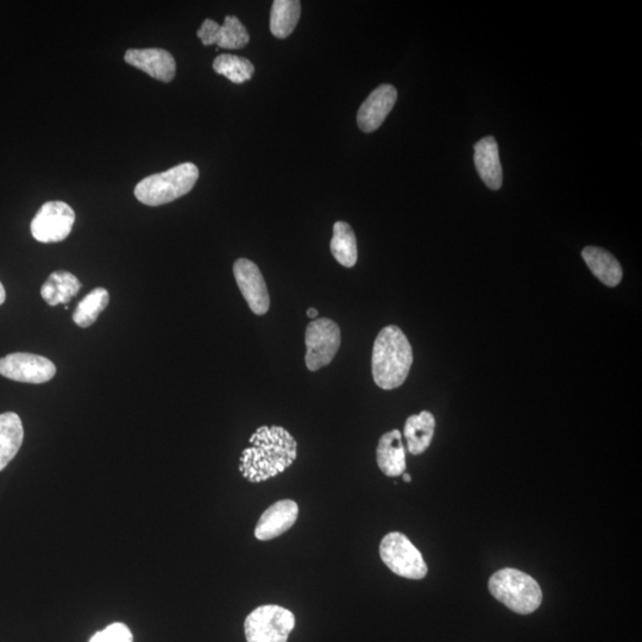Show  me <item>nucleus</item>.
Here are the masks:
<instances>
[{"label":"nucleus","instance_id":"obj_18","mask_svg":"<svg viewBox=\"0 0 642 642\" xmlns=\"http://www.w3.org/2000/svg\"><path fill=\"white\" fill-rule=\"evenodd\" d=\"M434 430H436V419L432 413L424 411L409 417L404 430L408 451L415 456L424 453L430 448Z\"/></svg>","mask_w":642,"mask_h":642},{"label":"nucleus","instance_id":"obj_2","mask_svg":"<svg viewBox=\"0 0 642 642\" xmlns=\"http://www.w3.org/2000/svg\"><path fill=\"white\" fill-rule=\"evenodd\" d=\"M413 364L412 346L400 327L390 325L376 337L371 370L377 386L392 390L404 385Z\"/></svg>","mask_w":642,"mask_h":642},{"label":"nucleus","instance_id":"obj_5","mask_svg":"<svg viewBox=\"0 0 642 642\" xmlns=\"http://www.w3.org/2000/svg\"><path fill=\"white\" fill-rule=\"evenodd\" d=\"M294 626L292 612L269 604L256 608L248 615L244 622V633L248 642H287Z\"/></svg>","mask_w":642,"mask_h":642},{"label":"nucleus","instance_id":"obj_8","mask_svg":"<svg viewBox=\"0 0 642 642\" xmlns=\"http://www.w3.org/2000/svg\"><path fill=\"white\" fill-rule=\"evenodd\" d=\"M74 222L71 206L64 201H48L31 222V235L41 243L62 242L71 234Z\"/></svg>","mask_w":642,"mask_h":642},{"label":"nucleus","instance_id":"obj_24","mask_svg":"<svg viewBox=\"0 0 642 642\" xmlns=\"http://www.w3.org/2000/svg\"><path fill=\"white\" fill-rule=\"evenodd\" d=\"M247 29L235 16H226L220 25L217 46L223 49H242L249 43Z\"/></svg>","mask_w":642,"mask_h":642},{"label":"nucleus","instance_id":"obj_1","mask_svg":"<svg viewBox=\"0 0 642 642\" xmlns=\"http://www.w3.org/2000/svg\"><path fill=\"white\" fill-rule=\"evenodd\" d=\"M242 453L239 471L253 483L268 481L291 467L298 456V444L281 426H261Z\"/></svg>","mask_w":642,"mask_h":642},{"label":"nucleus","instance_id":"obj_9","mask_svg":"<svg viewBox=\"0 0 642 642\" xmlns=\"http://www.w3.org/2000/svg\"><path fill=\"white\" fill-rule=\"evenodd\" d=\"M55 374V364L46 357L16 352L0 358V375L9 380L41 385L54 379Z\"/></svg>","mask_w":642,"mask_h":642},{"label":"nucleus","instance_id":"obj_12","mask_svg":"<svg viewBox=\"0 0 642 642\" xmlns=\"http://www.w3.org/2000/svg\"><path fill=\"white\" fill-rule=\"evenodd\" d=\"M128 65L140 69L151 78L171 83L176 74V62L167 50L159 48L129 49L124 55Z\"/></svg>","mask_w":642,"mask_h":642},{"label":"nucleus","instance_id":"obj_11","mask_svg":"<svg viewBox=\"0 0 642 642\" xmlns=\"http://www.w3.org/2000/svg\"><path fill=\"white\" fill-rule=\"evenodd\" d=\"M398 100V91L393 85L377 87L358 110L357 124L363 132H374L386 121Z\"/></svg>","mask_w":642,"mask_h":642},{"label":"nucleus","instance_id":"obj_21","mask_svg":"<svg viewBox=\"0 0 642 642\" xmlns=\"http://www.w3.org/2000/svg\"><path fill=\"white\" fill-rule=\"evenodd\" d=\"M331 253L346 268H352L357 263V239L348 223L337 222L333 226Z\"/></svg>","mask_w":642,"mask_h":642},{"label":"nucleus","instance_id":"obj_22","mask_svg":"<svg viewBox=\"0 0 642 642\" xmlns=\"http://www.w3.org/2000/svg\"><path fill=\"white\" fill-rule=\"evenodd\" d=\"M110 302V294L105 288H96L88 293L86 297L79 302L77 310L74 311V323L83 329L90 327L100 316Z\"/></svg>","mask_w":642,"mask_h":642},{"label":"nucleus","instance_id":"obj_15","mask_svg":"<svg viewBox=\"0 0 642 642\" xmlns=\"http://www.w3.org/2000/svg\"><path fill=\"white\" fill-rule=\"evenodd\" d=\"M377 465L389 477H398L406 471V451L400 431L393 430L380 439L376 451Z\"/></svg>","mask_w":642,"mask_h":642},{"label":"nucleus","instance_id":"obj_14","mask_svg":"<svg viewBox=\"0 0 642 642\" xmlns=\"http://www.w3.org/2000/svg\"><path fill=\"white\" fill-rule=\"evenodd\" d=\"M475 166L482 181L490 190L497 191L502 187L503 172L500 161L499 146L493 136L482 138L475 144Z\"/></svg>","mask_w":642,"mask_h":642},{"label":"nucleus","instance_id":"obj_4","mask_svg":"<svg viewBox=\"0 0 642 642\" xmlns=\"http://www.w3.org/2000/svg\"><path fill=\"white\" fill-rule=\"evenodd\" d=\"M490 593L516 614L535 612L543 602V591L531 576L516 569H502L489 579Z\"/></svg>","mask_w":642,"mask_h":642},{"label":"nucleus","instance_id":"obj_20","mask_svg":"<svg viewBox=\"0 0 642 642\" xmlns=\"http://www.w3.org/2000/svg\"><path fill=\"white\" fill-rule=\"evenodd\" d=\"M300 15L299 0H275L270 14V31L278 39H286L297 27Z\"/></svg>","mask_w":642,"mask_h":642},{"label":"nucleus","instance_id":"obj_7","mask_svg":"<svg viewBox=\"0 0 642 642\" xmlns=\"http://www.w3.org/2000/svg\"><path fill=\"white\" fill-rule=\"evenodd\" d=\"M341 329L335 321L321 318L308 324L305 335L308 370L317 371L329 365L342 343Z\"/></svg>","mask_w":642,"mask_h":642},{"label":"nucleus","instance_id":"obj_23","mask_svg":"<svg viewBox=\"0 0 642 642\" xmlns=\"http://www.w3.org/2000/svg\"><path fill=\"white\" fill-rule=\"evenodd\" d=\"M213 69L219 75L229 79L231 83L243 84L253 78L255 67L250 60L242 56L222 54L213 62Z\"/></svg>","mask_w":642,"mask_h":642},{"label":"nucleus","instance_id":"obj_10","mask_svg":"<svg viewBox=\"0 0 642 642\" xmlns=\"http://www.w3.org/2000/svg\"><path fill=\"white\" fill-rule=\"evenodd\" d=\"M234 275L250 310L257 316H264L269 311L270 297L260 268L247 258H239L234 264Z\"/></svg>","mask_w":642,"mask_h":642},{"label":"nucleus","instance_id":"obj_29","mask_svg":"<svg viewBox=\"0 0 642 642\" xmlns=\"http://www.w3.org/2000/svg\"><path fill=\"white\" fill-rule=\"evenodd\" d=\"M402 477H404V481H405V482H411V481H412V477H411V475H408V474H402Z\"/></svg>","mask_w":642,"mask_h":642},{"label":"nucleus","instance_id":"obj_6","mask_svg":"<svg viewBox=\"0 0 642 642\" xmlns=\"http://www.w3.org/2000/svg\"><path fill=\"white\" fill-rule=\"evenodd\" d=\"M382 562L395 575L408 579H423L427 565L420 551L405 534L392 532L382 539L380 545Z\"/></svg>","mask_w":642,"mask_h":642},{"label":"nucleus","instance_id":"obj_19","mask_svg":"<svg viewBox=\"0 0 642 642\" xmlns=\"http://www.w3.org/2000/svg\"><path fill=\"white\" fill-rule=\"evenodd\" d=\"M81 283L77 276L60 270L50 274L41 288L44 301L50 306L67 305L80 291Z\"/></svg>","mask_w":642,"mask_h":642},{"label":"nucleus","instance_id":"obj_3","mask_svg":"<svg viewBox=\"0 0 642 642\" xmlns=\"http://www.w3.org/2000/svg\"><path fill=\"white\" fill-rule=\"evenodd\" d=\"M198 179L199 169L194 163H181L166 172L150 175L138 182L135 197L148 206L169 204L190 193Z\"/></svg>","mask_w":642,"mask_h":642},{"label":"nucleus","instance_id":"obj_13","mask_svg":"<svg viewBox=\"0 0 642 642\" xmlns=\"http://www.w3.org/2000/svg\"><path fill=\"white\" fill-rule=\"evenodd\" d=\"M299 516L297 502L282 500L273 503L261 515L255 528V537L258 540L268 541L280 537L295 525Z\"/></svg>","mask_w":642,"mask_h":642},{"label":"nucleus","instance_id":"obj_26","mask_svg":"<svg viewBox=\"0 0 642 642\" xmlns=\"http://www.w3.org/2000/svg\"><path fill=\"white\" fill-rule=\"evenodd\" d=\"M220 25L212 20H205L198 30V37L203 42L204 46H212L217 44L219 37Z\"/></svg>","mask_w":642,"mask_h":642},{"label":"nucleus","instance_id":"obj_28","mask_svg":"<svg viewBox=\"0 0 642 642\" xmlns=\"http://www.w3.org/2000/svg\"><path fill=\"white\" fill-rule=\"evenodd\" d=\"M6 299V293H5V288L3 286V283L0 282V305H3Z\"/></svg>","mask_w":642,"mask_h":642},{"label":"nucleus","instance_id":"obj_17","mask_svg":"<svg viewBox=\"0 0 642 642\" xmlns=\"http://www.w3.org/2000/svg\"><path fill=\"white\" fill-rule=\"evenodd\" d=\"M24 439L22 420L16 413L0 414V471L8 467L20 451Z\"/></svg>","mask_w":642,"mask_h":642},{"label":"nucleus","instance_id":"obj_25","mask_svg":"<svg viewBox=\"0 0 642 642\" xmlns=\"http://www.w3.org/2000/svg\"><path fill=\"white\" fill-rule=\"evenodd\" d=\"M132 633L124 623H113L104 631L93 635L90 642H132Z\"/></svg>","mask_w":642,"mask_h":642},{"label":"nucleus","instance_id":"obj_27","mask_svg":"<svg viewBox=\"0 0 642 642\" xmlns=\"http://www.w3.org/2000/svg\"><path fill=\"white\" fill-rule=\"evenodd\" d=\"M319 312L316 310V308H308L307 311V317L314 320L317 319Z\"/></svg>","mask_w":642,"mask_h":642},{"label":"nucleus","instance_id":"obj_16","mask_svg":"<svg viewBox=\"0 0 642 642\" xmlns=\"http://www.w3.org/2000/svg\"><path fill=\"white\" fill-rule=\"evenodd\" d=\"M582 257L597 279L608 287L620 285L622 268L616 258L607 250L597 247H587L582 251Z\"/></svg>","mask_w":642,"mask_h":642}]
</instances>
